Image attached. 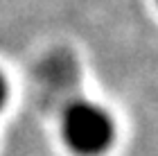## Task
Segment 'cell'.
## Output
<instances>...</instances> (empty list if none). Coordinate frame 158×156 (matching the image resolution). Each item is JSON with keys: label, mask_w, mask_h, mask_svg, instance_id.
<instances>
[{"label": "cell", "mask_w": 158, "mask_h": 156, "mask_svg": "<svg viewBox=\"0 0 158 156\" xmlns=\"http://www.w3.org/2000/svg\"><path fill=\"white\" fill-rule=\"evenodd\" d=\"M115 124L104 106L88 100H75L63 109L61 136L77 156H99L109 150Z\"/></svg>", "instance_id": "obj_1"}, {"label": "cell", "mask_w": 158, "mask_h": 156, "mask_svg": "<svg viewBox=\"0 0 158 156\" xmlns=\"http://www.w3.org/2000/svg\"><path fill=\"white\" fill-rule=\"evenodd\" d=\"M5 100H7V82H5L2 73H0V106L5 104Z\"/></svg>", "instance_id": "obj_2"}]
</instances>
